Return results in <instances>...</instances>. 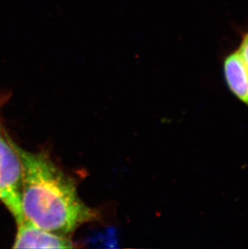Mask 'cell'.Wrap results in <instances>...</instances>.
Here are the masks:
<instances>
[{
    "instance_id": "1",
    "label": "cell",
    "mask_w": 248,
    "mask_h": 249,
    "mask_svg": "<svg viewBox=\"0 0 248 249\" xmlns=\"http://www.w3.org/2000/svg\"><path fill=\"white\" fill-rule=\"evenodd\" d=\"M23 169L22 211L39 228L70 235L80 226L99 218L83 202L73 179L52 160L46 152L31 153L17 144Z\"/></svg>"
},
{
    "instance_id": "2",
    "label": "cell",
    "mask_w": 248,
    "mask_h": 249,
    "mask_svg": "<svg viewBox=\"0 0 248 249\" xmlns=\"http://www.w3.org/2000/svg\"><path fill=\"white\" fill-rule=\"evenodd\" d=\"M23 169L17 143L7 134L0 119V202L17 224L24 219L22 211Z\"/></svg>"
},
{
    "instance_id": "3",
    "label": "cell",
    "mask_w": 248,
    "mask_h": 249,
    "mask_svg": "<svg viewBox=\"0 0 248 249\" xmlns=\"http://www.w3.org/2000/svg\"><path fill=\"white\" fill-rule=\"evenodd\" d=\"M14 249H72L74 244L68 235H60L39 228L24 218L17 224Z\"/></svg>"
},
{
    "instance_id": "4",
    "label": "cell",
    "mask_w": 248,
    "mask_h": 249,
    "mask_svg": "<svg viewBox=\"0 0 248 249\" xmlns=\"http://www.w3.org/2000/svg\"><path fill=\"white\" fill-rule=\"evenodd\" d=\"M223 71L230 91L248 106V69L238 51L227 56Z\"/></svg>"
},
{
    "instance_id": "5",
    "label": "cell",
    "mask_w": 248,
    "mask_h": 249,
    "mask_svg": "<svg viewBox=\"0 0 248 249\" xmlns=\"http://www.w3.org/2000/svg\"><path fill=\"white\" fill-rule=\"evenodd\" d=\"M237 51L246 65L247 68L248 69V33L244 36V39L242 40L241 45Z\"/></svg>"
}]
</instances>
